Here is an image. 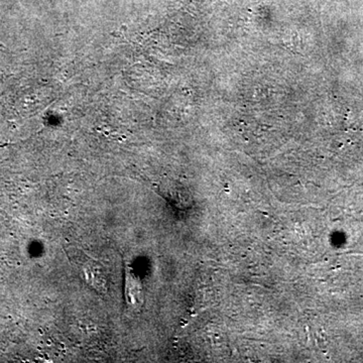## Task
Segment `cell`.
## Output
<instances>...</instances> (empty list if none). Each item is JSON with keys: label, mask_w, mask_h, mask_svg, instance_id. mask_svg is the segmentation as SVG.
Listing matches in <instances>:
<instances>
[{"label": "cell", "mask_w": 363, "mask_h": 363, "mask_svg": "<svg viewBox=\"0 0 363 363\" xmlns=\"http://www.w3.org/2000/svg\"><path fill=\"white\" fill-rule=\"evenodd\" d=\"M125 298L126 304L133 311L142 310L145 303V292L142 281L133 269L128 267L125 271Z\"/></svg>", "instance_id": "1"}, {"label": "cell", "mask_w": 363, "mask_h": 363, "mask_svg": "<svg viewBox=\"0 0 363 363\" xmlns=\"http://www.w3.org/2000/svg\"><path fill=\"white\" fill-rule=\"evenodd\" d=\"M82 272L88 285L94 288L97 292H105L106 279H105L104 271L96 264L87 262L83 267Z\"/></svg>", "instance_id": "2"}]
</instances>
